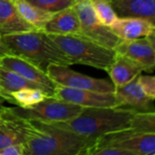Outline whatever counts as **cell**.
<instances>
[{
	"label": "cell",
	"instance_id": "cell-20",
	"mask_svg": "<svg viewBox=\"0 0 155 155\" xmlns=\"http://www.w3.org/2000/svg\"><path fill=\"white\" fill-rule=\"evenodd\" d=\"M44 90L35 87H26L5 94L2 98L18 107L30 108L48 97Z\"/></svg>",
	"mask_w": 155,
	"mask_h": 155
},
{
	"label": "cell",
	"instance_id": "cell-18",
	"mask_svg": "<svg viewBox=\"0 0 155 155\" xmlns=\"http://www.w3.org/2000/svg\"><path fill=\"white\" fill-rule=\"evenodd\" d=\"M35 30L18 13L11 0H0V35Z\"/></svg>",
	"mask_w": 155,
	"mask_h": 155
},
{
	"label": "cell",
	"instance_id": "cell-9",
	"mask_svg": "<svg viewBox=\"0 0 155 155\" xmlns=\"http://www.w3.org/2000/svg\"><path fill=\"white\" fill-rule=\"evenodd\" d=\"M54 97L80 105L82 107H117L118 102L114 93L75 89L56 84Z\"/></svg>",
	"mask_w": 155,
	"mask_h": 155
},
{
	"label": "cell",
	"instance_id": "cell-11",
	"mask_svg": "<svg viewBox=\"0 0 155 155\" xmlns=\"http://www.w3.org/2000/svg\"><path fill=\"white\" fill-rule=\"evenodd\" d=\"M0 66L17 73L27 81L39 86L48 95L53 96L55 83L48 76L45 71L33 63L15 54H7L0 57Z\"/></svg>",
	"mask_w": 155,
	"mask_h": 155
},
{
	"label": "cell",
	"instance_id": "cell-15",
	"mask_svg": "<svg viewBox=\"0 0 155 155\" xmlns=\"http://www.w3.org/2000/svg\"><path fill=\"white\" fill-rule=\"evenodd\" d=\"M47 35L80 34V21L74 5L54 13L41 30Z\"/></svg>",
	"mask_w": 155,
	"mask_h": 155
},
{
	"label": "cell",
	"instance_id": "cell-1",
	"mask_svg": "<svg viewBox=\"0 0 155 155\" xmlns=\"http://www.w3.org/2000/svg\"><path fill=\"white\" fill-rule=\"evenodd\" d=\"M94 142L51 123L26 120L24 155L86 154Z\"/></svg>",
	"mask_w": 155,
	"mask_h": 155
},
{
	"label": "cell",
	"instance_id": "cell-6",
	"mask_svg": "<svg viewBox=\"0 0 155 155\" xmlns=\"http://www.w3.org/2000/svg\"><path fill=\"white\" fill-rule=\"evenodd\" d=\"M105 145L127 150L134 155H154L155 133H137L130 128L121 130L98 137L92 147Z\"/></svg>",
	"mask_w": 155,
	"mask_h": 155
},
{
	"label": "cell",
	"instance_id": "cell-16",
	"mask_svg": "<svg viewBox=\"0 0 155 155\" xmlns=\"http://www.w3.org/2000/svg\"><path fill=\"white\" fill-rule=\"evenodd\" d=\"M118 17H141L154 23L155 0H109Z\"/></svg>",
	"mask_w": 155,
	"mask_h": 155
},
{
	"label": "cell",
	"instance_id": "cell-7",
	"mask_svg": "<svg viewBox=\"0 0 155 155\" xmlns=\"http://www.w3.org/2000/svg\"><path fill=\"white\" fill-rule=\"evenodd\" d=\"M74 6L80 21V35L111 49H114L121 41L109 26L99 22L94 12L92 0H75Z\"/></svg>",
	"mask_w": 155,
	"mask_h": 155
},
{
	"label": "cell",
	"instance_id": "cell-24",
	"mask_svg": "<svg viewBox=\"0 0 155 155\" xmlns=\"http://www.w3.org/2000/svg\"><path fill=\"white\" fill-rule=\"evenodd\" d=\"M34 5L49 12H57L74 5L75 0H26Z\"/></svg>",
	"mask_w": 155,
	"mask_h": 155
},
{
	"label": "cell",
	"instance_id": "cell-13",
	"mask_svg": "<svg viewBox=\"0 0 155 155\" xmlns=\"http://www.w3.org/2000/svg\"><path fill=\"white\" fill-rule=\"evenodd\" d=\"M25 119L4 108L0 114V150L9 145L24 143L25 138Z\"/></svg>",
	"mask_w": 155,
	"mask_h": 155
},
{
	"label": "cell",
	"instance_id": "cell-4",
	"mask_svg": "<svg viewBox=\"0 0 155 155\" xmlns=\"http://www.w3.org/2000/svg\"><path fill=\"white\" fill-rule=\"evenodd\" d=\"M47 35L72 64H80L106 71L115 56L114 49L103 46L80 34Z\"/></svg>",
	"mask_w": 155,
	"mask_h": 155
},
{
	"label": "cell",
	"instance_id": "cell-26",
	"mask_svg": "<svg viewBox=\"0 0 155 155\" xmlns=\"http://www.w3.org/2000/svg\"><path fill=\"white\" fill-rule=\"evenodd\" d=\"M25 149L23 143L9 145L0 150V155H24Z\"/></svg>",
	"mask_w": 155,
	"mask_h": 155
},
{
	"label": "cell",
	"instance_id": "cell-27",
	"mask_svg": "<svg viewBox=\"0 0 155 155\" xmlns=\"http://www.w3.org/2000/svg\"><path fill=\"white\" fill-rule=\"evenodd\" d=\"M7 54H13L10 49L5 45V43L2 41L1 36H0V57H3Z\"/></svg>",
	"mask_w": 155,
	"mask_h": 155
},
{
	"label": "cell",
	"instance_id": "cell-17",
	"mask_svg": "<svg viewBox=\"0 0 155 155\" xmlns=\"http://www.w3.org/2000/svg\"><path fill=\"white\" fill-rule=\"evenodd\" d=\"M143 71V67L131 59L115 53L114 59L106 72L114 87L124 85L136 78Z\"/></svg>",
	"mask_w": 155,
	"mask_h": 155
},
{
	"label": "cell",
	"instance_id": "cell-5",
	"mask_svg": "<svg viewBox=\"0 0 155 155\" xmlns=\"http://www.w3.org/2000/svg\"><path fill=\"white\" fill-rule=\"evenodd\" d=\"M84 107L58 99L54 96H48L42 102L30 108L9 107V110L15 115L31 121H40L45 123L64 122L77 116Z\"/></svg>",
	"mask_w": 155,
	"mask_h": 155
},
{
	"label": "cell",
	"instance_id": "cell-14",
	"mask_svg": "<svg viewBox=\"0 0 155 155\" xmlns=\"http://www.w3.org/2000/svg\"><path fill=\"white\" fill-rule=\"evenodd\" d=\"M109 27L121 40H132L154 34V23L141 17H118Z\"/></svg>",
	"mask_w": 155,
	"mask_h": 155
},
{
	"label": "cell",
	"instance_id": "cell-8",
	"mask_svg": "<svg viewBox=\"0 0 155 155\" xmlns=\"http://www.w3.org/2000/svg\"><path fill=\"white\" fill-rule=\"evenodd\" d=\"M45 72L55 84L58 85L102 93L114 92L113 83L104 79H97L84 75L70 69L69 66L50 64L47 65Z\"/></svg>",
	"mask_w": 155,
	"mask_h": 155
},
{
	"label": "cell",
	"instance_id": "cell-2",
	"mask_svg": "<svg viewBox=\"0 0 155 155\" xmlns=\"http://www.w3.org/2000/svg\"><path fill=\"white\" fill-rule=\"evenodd\" d=\"M136 111L122 106L84 107L75 117L51 123L79 135L96 140L98 137L130 128L131 119Z\"/></svg>",
	"mask_w": 155,
	"mask_h": 155
},
{
	"label": "cell",
	"instance_id": "cell-28",
	"mask_svg": "<svg viewBox=\"0 0 155 155\" xmlns=\"http://www.w3.org/2000/svg\"><path fill=\"white\" fill-rule=\"evenodd\" d=\"M2 101H4L1 97H0V114L3 112V110H4V108H5V106L3 105V103H2Z\"/></svg>",
	"mask_w": 155,
	"mask_h": 155
},
{
	"label": "cell",
	"instance_id": "cell-25",
	"mask_svg": "<svg viewBox=\"0 0 155 155\" xmlns=\"http://www.w3.org/2000/svg\"><path fill=\"white\" fill-rule=\"evenodd\" d=\"M138 83L144 92V94L150 98H155V77L153 75H141L137 76Z\"/></svg>",
	"mask_w": 155,
	"mask_h": 155
},
{
	"label": "cell",
	"instance_id": "cell-19",
	"mask_svg": "<svg viewBox=\"0 0 155 155\" xmlns=\"http://www.w3.org/2000/svg\"><path fill=\"white\" fill-rule=\"evenodd\" d=\"M11 2L20 15L35 30L41 31L54 15L53 12L34 5L26 0H11Z\"/></svg>",
	"mask_w": 155,
	"mask_h": 155
},
{
	"label": "cell",
	"instance_id": "cell-23",
	"mask_svg": "<svg viewBox=\"0 0 155 155\" xmlns=\"http://www.w3.org/2000/svg\"><path fill=\"white\" fill-rule=\"evenodd\" d=\"M92 5L97 19L104 25L110 26L118 18L109 0H92Z\"/></svg>",
	"mask_w": 155,
	"mask_h": 155
},
{
	"label": "cell",
	"instance_id": "cell-21",
	"mask_svg": "<svg viewBox=\"0 0 155 155\" xmlns=\"http://www.w3.org/2000/svg\"><path fill=\"white\" fill-rule=\"evenodd\" d=\"M26 87L40 88L35 84L25 79L17 73L0 66V97L1 98L6 94Z\"/></svg>",
	"mask_w": 155,
	"mask_h": 155
},
{
	"label": "cell",
	"instance_id": "cell-10",
	"mask_svg": "<svg viewBox=\"0 0 155 155\" xmlns=\"http://www.w3.org/2000/svg\"><path fill=\"white\" fill-rule=\"evenodd\" d=\"M114 50L140 64L145 72L152 73L154 69V34L132 40H121Z\"/></svg>",
	"mask_w": 155,
	"mask_h": 155
},
{
	"label": "cell",
	"instance_id": "cell-22",
	"mask_svg": "<svg viewBox=\"0 0 155 155\" xmlns=\"http://www.w3.org/2000/svg\"><path fill=\"white\" fill-rule=\"evenodd\" d=\"M130 129L137 133H155L154 112H135L131 119Z\"/></svg>",
	"mask_w": 155,
	"mask_h": 155
},
{
	"label": "cell",
	"instance_id": "cell-12",
	"mask_svg": "<svg viewBox=\"0 0 155 155\" xmlns=\"http://www.w3.org/2000/svg\"><path fill=\"white\" fill-rule=\"evenodd\" d=\"M114 94L118 106L130 108L136 112H154V100L144 94L137 77L124 85L114 87Z\"/></svg>",
	"mask_w": 155,
	"mask_h": 155
},
{
	"label": "cell",
	"instance_id": "cell-3",
	"mask_svg": "<svg viewBox=\"0 0 155 155\" xmlns=\"http://www.w3.org/2000/svg\"><path fill=\"white\" fill-rule=\"evenodd\" d=\"M0 36L13 54L33 63L44 71L50 64L72 65L69 58L43 31L32 30Z\"/></svg>",
	"mask_w": 155,
	"mask_h": 155
}]
</instances>
